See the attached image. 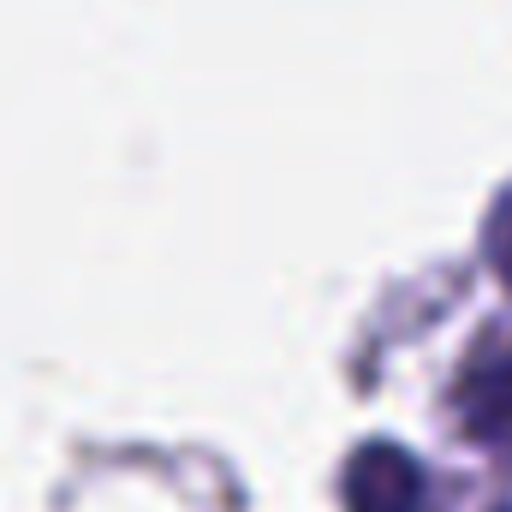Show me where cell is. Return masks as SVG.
<instances>
[{
    "instance_id": "cell-1",
    "label": "cell",
    "mask_w": 512,
    "mask_h": 512,
    "mask_svg": "<svg viewBox=\"0 0 512 512\" xmlns=\"http://www.w3.org/2000/svg\"><path fill=\"white\" fill-rule=\"evenodd\" d=\"M453 411H459L471 441L512 453V334L477 346L465 358L459 387H453Z\"/></svg>"
},
{
    "instance_id": "cell-2",
    "label": "cell",
    "mask_w": 512,
    "mask_h": 512,
    "mask_svg": "<svg viewBox=\"0 0 512 512\" xmlns=\"http://www.w3.org/2000/svg\"><path fill=\"white\" fill-rule=\"evenodd\" d=\"M346 507L352 512H417L423 507V477L417 465L387 447V441H370L352 471H346Z\"/></svg>"
},
{
    "instance_id": "cell-3",
    "label": "cell",
    "mask_w": 512,
    "mask_h": 512,
    "mask_svg": "<svg viewBox=\"0 0 512 512\" xmlns=\"http://www.w3.org/2000/svg\"><path fill=\"white\" fill-rule=\"evenodd\" d=\"M489 262H495V274L512 286V191L495 203V215H489Z\"/></svg>"
}]
</instances>
